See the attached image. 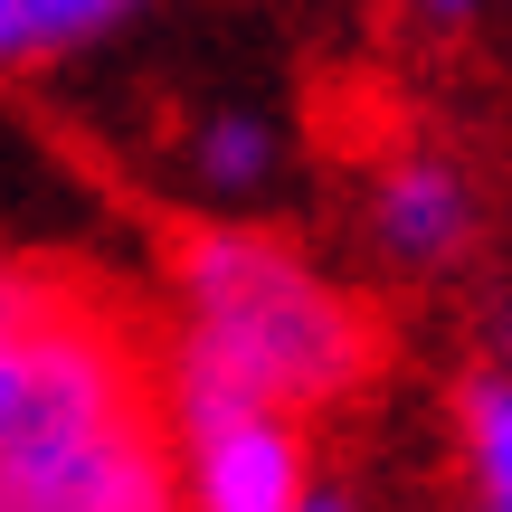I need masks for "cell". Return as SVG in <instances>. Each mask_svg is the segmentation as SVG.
Returning <instances> with one entry per match:
<instances>
[{
	"mask_svg": "<svg viewBox=\"0 0 512 512\" xmlns=\"http://www.w3.org/2000/svg\"><path fill=\"white\" fill-rule=\"evenodd\" d=\"M465 446V512H512V361H484L456 399Z\"/></svg>",
	"mask_w": 512,
	"mask_h": 512,
	"instance_id": "52a82bcc",
	"label": "cell"
},
{
	"mask_svg": "<svg viewBox=\"0 0 512 512\" xmlns=\"http://www.w3.org/2000/svg\"><path fill=\"white\" fill-rule=\"evenodd\" d=\"M380 361L361 294H342L313 256H294L266 228H190L171 247V332L152 361L162 427H190L209 408H313L351 399Z\"/></svg>",
	"mask_w": 512,
	"mask_h": 512,
	"instance_id": "6da1fadb",
	"label": "cell"
},
{
	"mask_svg": "<svg viewBox=\"0 0 512 512\" xmlns=\"http://www.w3.org/2000/svg\"><path fill=\"white\" fill-rule=\"evenodd\" d=\"M465 10H475V0H418V19H446V29H456Z\"/></svg>",
	"mask_w": 512,
	"mask_h": 512,
	"instance_id": "9c48e42d",
	"label": "cell"
},
{
	"mask_svg": "<svg viewBox=\"0 0 512 512\" xmlns=\"http://www.w3.org/2000/svg\"><path fill=\"white\" fill-rule=\"evenodd\" d=\"M0 512H181L162 408L114 418V427H95V437H67V446H48V456L0 465Z\"/></svg>",
	"mask_w": 512,
	"mask_h": 512,
	"instance_id": "3957f363",
	"label": "cell"
},
{
	"mask_svg": "<svg viewBox=\"0 0 512 512\" xmlns=\"http://www.w3.org/2000/svg\"><path fill=\"white\" fill-rule=\"evenodd\" d=\"M294 512H351V503H342V494H323V484H313V494L294 503Z\"/></svg>",
	"mask_w": 512,
	"mask_h": 512,
	"instance_id": "30bf717a",
	"label": "cell"
},
{
	"mask_svg": "<svg viewBox=\"0 0 512 512\" xmlns=\"http://www.w3.org/2000/svg\"><path fill=\"white\" fill-rule=\"evenodd\" d=\"M370 238H380L389 266H446L475 238V190L446 152H399V162L370 181Z\"/></svg>",
	"mask_w": 512,
	"mask_h": 512,
	"instance_id": "5b68a950",
	"label": "cell"
},
{
	"mask_svg": "<svg viewBox=\"0 0 512 512\" xmlns=\"http://www.w3.org/2000/svg\"><path fill=\"white\" fill-rule=\"evenodd\" d=\"M133 10L143 0H0V76L57 67V57L95 48L105 29H124Z\"/></svg>",
	"mask_w": 512,
	"mask_h": 512,
	"instance_id": "8992f818",
	"label": "cell"
},
{
	"mask_svg": "<svg viewBox=\"0 0 512 512\" xmlns=\"http://www.w3.org/2000/svg\"><path fill=\"white\" fill-rule=\"evenodd\" d=\"M181 162H190V181H200V190L247 200V190L275 181V124H266L256 105H219V114H200V124H190Z\"/></svg>",
	"mask_w": 512,
	"mask_h": 512,
	"instance_id": "ba28073f",
	"label": "cell"
},
{
	"mask_svg": "<svg viewBox=\"0 0 512 512\" xmlns=\"http://www.w3.org/2000/svg\"><path fill=\"white\" fill-rule=\"evenodd\" d=\"M143 408H152V361L133 342V323L86 304L76 285H48V304L0 351V465L48 456V446L143 418Z\"/></svg>",
	"mask_w": 512,
	"mask_h": 512,
	"instance_id": "7a4b0ae2",
	"label": "cell"
},
{
	"mask_svg": "<svg viewBox=\"0 0 512 512\" xmlns=\"http://www.w3.org/2000/svg\"><path fill=\"white\" fill-rule=\"evenodd\" d=\"M162 437H171V475H181V512H294L313 494L304 418H285V408H209Z\"/></svg>",
	"mask_w": 512,
	"mask_h": 512,
	"instance_id": "277c9868",
	"label": "cell"
}]
</instances>
